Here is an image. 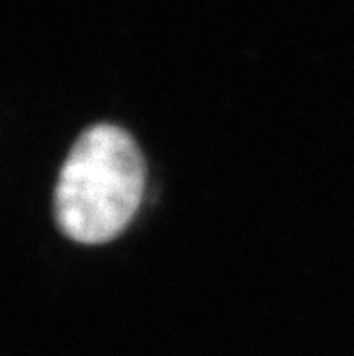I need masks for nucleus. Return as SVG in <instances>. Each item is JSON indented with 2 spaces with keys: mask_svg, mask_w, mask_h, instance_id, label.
Listing matches in <instances>:
<instances>
[{
  "mask_svg": "<svg viewBox=\"0 0 354 356\" xmlns=\"http://www.w3.org/2000/svg\"><path fill=\"white\" fill-rule=\"evenodd\" d=\"M143 190L145 165L134 140L120 127H90L60 170L56 222L72 241L107 243L132 221Z\"/></svg>",
  "mask_w": 354,
  "mask_h": 356,
  "instance_id": "obj_1",
  "label": "nucleus"
}]
</instances>
